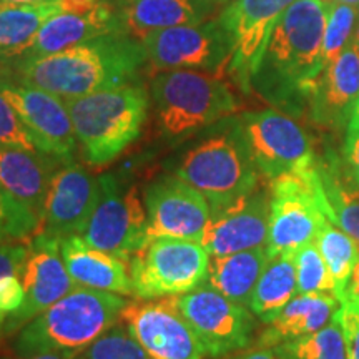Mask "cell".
Instances as JSON below:
<instances>
[{
	"instance_id": "cell-1",
	"label": "cell",
	"mask_w": 359,
	"mask_h": 359,
	"mask_svg": "<svg viewBox=\"0 0 359 359\" xmlns=\"http://www.w3.org/2000/svg\"><path fill=\"white\" fill-rule=\"evenodd\" d=\"M147 62L142 40L115 32L48 55L12 60L11 65L19 82L67 100L138 82Z\"/></svg>"
},
{
	"instance_id": "cell-2",
	"label": "cell",
	"mask_w": 359,
	"mask_h": 359,
	"mask_svg": "<svg viewBox=\"0 0 359 359\" xmlns=\"http://www.w3.org/2000/svg\"><path fill=\"white\" fill-rule=\"evenodd\" d=\"M326 20L327 6L321 0H294L268 40L251 88L281 109L294 110L308 98L325 69Z\"/></svg>"
},
{
	"instance_id": "cell-3",
	"label": "cell",
	"mask_w": 359,
	"mask_h": 359,
	"mask_svg": "<svg viewBox=\"0 0 359 359\" xmlns=\"http://www.w3.org/2000/svg\"><path fill=\"white\" fill-rule=\"evenodd\" d=\"M165 167L203 193L212 210L230 205L259 185L238 116L222 120L183 143Z\"/></svg>"
},
{
	"instance_id": "cell-4",
	"label": "cell",
	"mask_w": 359,
	"mask_h": 359,
	"mask_svg": "<svg viewBox=\"0 0 359 359\" xmlns=\"http://www.w3.org/2000/svg\"><path fill=\"white\" fill-rule=\"evenodd\" d=\"M127 303L123 294L77 286L20 327L13 353L80 354L116 325Z\"/></svg>"
},
{
	"instance_id": "cell-5",
	"label": "cell",
	"mask_w": 359,
	"mask_h": 359,
	"mask_svg": "<svg viewBox=\"0 0 359 359\" xmlns=\"http://www.w3.org/2000/svg\"><path fill=\"white\" fill-rule=\"evenodd\" d=\"M150 98L161 137L172 147L183 145L240 109L222 75L196 70L158 72L151 79Z\"/></svg>"
},
{
	"instance_id": "cell-6",
	"label": "cell",
	"mask_w": 359,
	"mask_h": 359,
	"mask_svg": "<svg viewBox=\"0 0 359 359\" xmlns=\"http://www.w3.org/2000/svg\"><path fill=\"white\" fill-rule=\"evenodd\" d=\"M83 160L102 167L118 158L140 137L150 110V93L140 82L67 98Z\"/></svg>"
},
{
	"instance_id": "cell-7",
	"label": "cell",
	"mask_w": 359,
	"mask_h": 359,
	"mask_svg": "<svg viewBox=\"0 0 359 359\" xmlns=\"http://www.w3.org/2000/svg\"><path fill=\"white\" fill-rule=\"evenodd\" d=\"M269 257L283 251H298L333 222L318 172V156L313 163L269 182Z\"/></svg>"
},
{
	"instance_id": "cell-8",
	"label": "cell",
	"mask_w": 359,
	"mask_h": 359,
	"mask_svg": "<svg viewBox=\"0 0 359 359\" xmlns=\"http://www.w3.org/2000/svg\"><path fill=\"white\" fill-rule=\"evenodd\" d=\"M128 264L132 296L151 302L185 294L206 283L210 253L200 241L154 238L133 255Z\"/></svg>"
},
{
	"instance_id": "cell-9",
	"label": "cell",
	"mask_w": 359,
	"mask_h": 359,
	"mask_svg": "<svg viewBox=\"0 0 359 359\" xmlns=\"http://www.w3.org/2000/svg\"><path fill=\"white\" fill-rule=\"evenodd\" d=\"M80 236L88 245L130 262L148 243V218L140 190L115 173L100 175L95 208Z\"/></svg>"
},
{
	"instance_id": "cell-10",
	"label": "cell",
	"mask_w": 359,
	"mask_h": 359,
	"mask_svg": "<svg viewBox=\"0 0 359 359\" xmlns=\"http://www.w3.org/2000/svg\"><path fill=\"white\" fill-rule=\"evenodd\" d=\"M168 302L200 339L206 356H228L248 348L253 341L255 314L208 283L185 294L172 296Z\"/></svg>"
},
{
	"instance_id": "cell-11",
	"label": "cell",
	"mask_w": 359,
	"mask_h": 359,
	"mask_svg": "<svg viewBox=\"0 0 359 359\" xmlns=\"http://www.w3.org/2000/svg\"><path fill=\"white\" fill-rule=\"evenodd\" d=\"M259 177L273 182L316 160L309 135L280 110L245 111L238 116Z\"/></svg>"
},
{
	"instance_id": "cell-12",
	"label": "cell",
	"mask_w": 359,
	"mask_h": 359,
	"mask_svg": "<svg viewBox=\"0 0 359 359\" xmlns=\"http://www.w3.org/2000/svg\"><path fill=\"white\" fill-rule=\"evenodd\" d=\"M148 62L158 72L196 70L222 75L231 60V40L217 19L151 32L142 39Z\"/></svg>"
},
{
	"instance_id": "cell-13",
	"label": "cell",
	"mask_w": 359,
	"mask_h": 359,
	"mask_svg": "<svg viewBox=\"0 0 359 359\" xmlns=\"http://www.w3.org/2000/svg\"><path fill=\"white\" fill-rule=\"evenodd\" d=\"M294 0H231L218 19L231 40L228 72L243 92L251 90L273 30Z\"/></svg>"
},
{
	"instance_id": "cell-14",
	"label": "cell",
	"mask_w": 359,
	"mask_h": 359,
	"mask_svg": "<svg viewBox=\"0 0 359 359\" xmlns=\"http://www.w3.org/2000/svg\"><path fill=\"white\" fill-rule=\"evenodd\" d=\"M7 98L45 155L62 163L75 161L79 142L64 98L24 82L0 77Z\"/></svg>"
},
{
	"instance_id": "cell-15",
	"label": "cell",
	"mask_w": 359,
	"mask_h": 359,
	"mask_svg": "<svg viewBox=\"0 0 359 359\" xmlns=\"http://www.w3.org/2000/svg\"><path fill=\"white\" fill-rule=\"evenodd\" d=\"M148 241L154 238H183L200 241L212 208L203 193L173 173L158 175L143 193Z\"/></svg>"
},
{
	"instance_id": "cell-16",
	"label": "cell",
	"mask_w": 359,
	"mask_h": 359,
	"mask_svg": "<svg viewBox=\"0 0 359 359\" xmlns=\"http://www.w3.org/2000/svg\"><path fill=\"white\" fill-rule=\"evenodd\" d=\"M120 320L148 359H203L206 356L200 339L168 298L127 303Z\"/></svg>"
},
{
	"instance_id": "cell-17",
	"label": "cell",
	"mask_w": 359,
	"mask_h": 359,
	"mask_svg": "<svg viewBox=\"0 0 359 359\" xmlns=\"http://www.w3.org/2000/svg\"><path fill=\"white\" fill-rule=\"evenodd\" d=\"M20 280L24 283L25 302L20 309L8 314L4 333L20 330L67 293L77 288L62 258L60 240L45 233H37L29 240V255Z\"/></svg>"
},
{
	"instance_id": "cell-18",
	"label": "cell",
	"mask_w": 359,
	"mask_h": 359,
	"mask_svg": "<svg viewBox=\"0 0 359 359\" xmlns=\"http://www.w3.org/2000/svg\"><path fill=\"white\" fill-rule=\"evenodd\" d=\"M271 191L258 185L230 205L212 210L201 245L210 257L238 253L266 245Z\"/></svg>"
},
{
	"instance_id": "cell-19",
	"label": "cell",
	"mask_w": 359,
	"mask_h": 359,
	"mask_svg": "<svg viewBox=\"0 0 359 359\" xmlns=\"http://www.w3.org/2000/svg\"><path fill=\"white\" fill-rule=\"evenodd\" d=\"M98 198V178L82 165L62 163L55 170L43 203L39 233L58 238L82 235Z\"/></svg>"
},
{
	"instance_id": "cell-20",
	"label": "cell",
	"mask_w": 359,
	"mask_h": 359,
	"mask_svg": "<svg viewBox=\"0 0 359 359\" xmlns=\"http://www.w3.org/2000/svg\"><path fill=\"white\" fill-rule=\"evenodd\" d=\"M359 97V43L351 42L341 55L326 65L309 92V110L316 125L339 130L349 123Z\"/></svg>"
},
{
	"instance_id": "cell-21",
	"label": "cell",
	"mask_w": 359,
	"mask_h": 359,
	"mask_svg": "<svg viewBox=\"0 0 359 359\" xmlns=\"http://www.w3.org/2000/svg\"><path fill=\"white\" fill-rule=\"evenodd\" d=\"M115 32H123L120 17L105 0L87 12H58L40 27L35 37L25 47L4 64L19 58L48 55L65 50L72 45Z\"/></svg>"
},
{
	"instance_id": "cell-22",
	"label": "cell",
	"mask_w": 359,
	"mask_h": 359,
	"mask_svg": "<svg viewBox=\"0 0 359 359\" xmlns=\"http://www.w3.org/2000/svg\"><path fill=\"white\" fill-rule=\"evenodd\" d=\"M60 253L77 286L123 296L133 293L130 264L125 259L88 245L80 235L62 238Z\"/></svg>"
},
{
	"instance_id": "cell-23",
	"label": "cell",
	"mask_w": 359,
	"mask_h": 359,
	"mask_svg": "<svg viewBox=\"0 0 359 359\" xmlns=\"http://www.w3.org/2000/svg\"><path fill=\"white\" fill-rule=\"evenodd\" d=\"M62 161L20 147L0 145V185L34 210L42 222L48 185Z\"/></svg>"
},
{
	"instance_id": "cell-24",
	"label": "cell",
	"mask_w": 359,
	"mask_h": 359,
	"mask_svg": "<svg viewBox=\"0 0 359 359\" xmlns=\"http://www.w3.org/2000/svg\"><path fill=\"white\" fill-rule=\"evenodd\" d=\"M217 0H125L118 17L123 32L142 40L172 27L205 22Z\"/></svg>"
},
{
	"instance_id": "cell-25",
	"label": "cell",
	"mask_w": 359,
	"mask_h": 359,
	"mask_svg": "<svg viewBox=\"0 0 359 359\" xmlns=\"http://www.w3.org/2000/svg\"><path fill=\"white\" fill-rule=\"evenodd\" d=\"M339 308V299L334 294L303 293L296 294L266 325L259 334L257 344L275 348L285 341L302 338L325 327Z\"/></svg>"
},
{
	"instance_id": "cell-26",
	"label": "cell",
	"mask_w": 359,
	"mask_h": 359,
	"mask_svg": "<svg viewBox=\"0 0 359 359\" xmlns=\"http://www.w3.org/2000/svg\"><path fill=\"white\" fill-rule=\"evenodd\" d=\"M268 262L266 245L223 257H210L206 283L226 298L248 306L255 286Z\"/></svg>"
},
{
	"instance_id": "cell-27",
	"label": "cell",
	"mask_w": 359,
	"mask_h": 359,
	"mask_svg": "<svg viewBox=\"0 0 359 359\" xmlns=\"http://www.w3.org/2000/svg\"><path fill=\"white\" fill-rule=\"evenodd\" d=\"M294 255L296 251H283L269 257L266 268L255 286L248 308L264 325L298 294Z\"/></svg>"
},
{
	"instance_id": "cell-28",
	"label": "cell",
	"mask_w": 359,
	"mask_h": 359,
	"mask_svg": "<svg viewBox=\"0 0 359 359\" xmlns=\"http://www.w3.org/2000/svg\"><path fill=\"white\" fill-rule=\"evenodd\" d=\"M318 172L333 222L359 245V185L336 155L318 158Z\"/></svg>"
},
{
	"instance_id": "cell-29",
	"label": "cell",
	"mask_w": 359,
	"mask_h": 359,
	"mask_svg": "<svg viewBox=\"0 0 359 359\" xmlns=\"http://www.w3.org/2000/svg\"><path fill=\"white\" fill-rule=\"evenodd\" d=\"M62 12L58 2L45 6H6L0 4V60L15 55L35 37L40 27Z\"/></svg>"
},
{
	"instance_id": "cell-30",
	"label": "cell",
	"mask_w": 359,
	"mask_h": 359,
	"mask_svg": "<svg viewBox=\"0 0 359 359\" xmlns=\"http://www.w3.org/2000/svg\"><path fill=\"white\" fill-rule=\"evenodd\" d=\"M314 241H316L318 250L333 276L336 298L341 302L346 293L354 264L359 259V245L334 222H327Z\"/></svg>"
},
{
	"instance_id": "cell-31",
	"label": "cell",
	"mask_w": 359,
	"mask_h": 359,
	"mask_svg": "<svg viewBox=\"0 0 359 359\" xmlns=\"http://www.w3.org/2000/svg\"><path fill=\"white\" fill-rule=\"evenodd\" d=\"M278 359H348L343 331L336 318L325 327L273 348Z\"/></svg>"
},
{
	"instance_id": "cell-32",
	"label": "cell",
	"mask_w": 359,
	"mask_h": 359,
	"mask_svg": "<svg viewBox=\"0 0 359 359\" xmlns=\"http://www.w3.org/2000/svg\"><path fill=\"white\" fill-rule=\"evenodd\" d=\"M296 281L298 294L303 293H325L334 294V281L323 259L316 241L304 245L296 251Z\"/></svg>"
},
{
	"instance_id": "cell-33",
	"label": "cell",
	"mask_w": 359,
	"mask_h": 359,
	"mask_svg": "<svg viewBox=\"0 0 359 359\" xmlns=\"http://www.w3.org/2000/svg\"><path fill=\"white\" fill-rule=\"evenodd\" d=\"M359 8L344 2H336L327 7V20L325 32V67L334 62L344 48L353 42Z\"/></svg>"
},
{
	"instance_id": "cell-34",
	"label": "cell",
	"mask_w": 359,
	"mask_h": 359,
	"mask_svg": "<svg viewBox=\"0 0 359 359\" xmlns=\"http://www.w3.org/2000/svg\"><path fill=\"white\" fill-rule=\"evenodd\" d=\"M40 217L0 185V231L17 241H29L40 230Z\"/></svg>"
},
{
	"instance_id": "cell-35",
	"label": "cell",
	"mask_w": 359,
	"mask_h": 359,
	"mask_svg": "<svg viewBox=\"0 0 359 359\" xmlns=\"http://www.w3.org/2000/svg\"><path fill=\"white\" fill-rule=\"evenodd\" d=\"M75 359H148L125 325H115Z\"/></svg>"
},
{
	"instance_id": "cell-36",
	"label": "cell",
	"mask_w": 359,
	"mask_h": 359,
	"mask_svg": "<svg viewBox=\"0 0 359 359\" xmlns=\"http://www.w3.org/2000/svg\"><path fill=\"white\" fill-rule=\"evenodd\" d=\"M0 145L20 147L30 151H42L32 133L22 122L19 114L13 110V107L2 93H0Z\"/></svg>"
},
{
	"instance_id": "cell-37",
	"label": "cell",
	"mask_w": 359,
	"mask_h": 359,
	"mask_svg": "<svg viewBox=\"0 0 359 359\" xmlns=\"http://www.w3.org/2000/svg\"><path fill=\"white\" fill-rule=\"evenodd\" d=\"M334 318L343 331L348 359H359V304L349 298H343Z\"/></svg>"
},
{
	"instance_id": "cell-38",
	"label": "cell",
	"mask_w": 359,
	"mask_h": 359,
	"mask_svg": "<svg viewBox=\"0 0 359 359\" xmlns=\"http://www.w3.org/2000/svg\"><path fill=\"white\" fill-rule=\"evenodd\" d=\"M27 255H29V243L7 240L0 245V278L8 275H22Z\"/></svg>"
},
{
	"instance_id": "cell-39",
	"label": "cell",
	"mask_w": 359,
	"mask_h": 359,
	"mask_svg": "<svg viewBox=\"0 0 359 359\" xmlns=\"http://www.w3.org/2000/svg\"><path fill=\"white\" fill-rule=\"evenodd\" d=\"M25 302L24 283L20 275H8L0 278V311L7 314H13L20 309Z\"/></svg>"
},
{
	"instance_id": "cell-40",
	"label": "cell",
	"mask_w": 359,
	"mask_h": 359,
	"mask_svg": "<svg viewBox=\"0 0 359 359\" xmlns=\"http://www.w3.org/2000/svg\"><path fill=\"white\" fill-rule=\"evenodd\" d=\"M344 163L359 185V128H348L344 143Z\"/></svg>"
},
{
	"instance_id": "cell-41",
	"label": "cell",
	"mask_w": 359,
	"mask_h": 359,
	"mask_svg": "<svg viewBox=\"0 0 359 359\" xmlns=\"http://www.w3.org/2000/svg\"><path fill=\"white\" fill-rule=\"evenodd\" d=\"M226 359H278L275 356L273 348H264L259 344H255L253 348H245L240 351L228 354Z\"/></svg>"
},
{
	"instance_id": "cell-42",
	"label": "cell",
	"mask_w": 359,
	"mask_h": 359,
	"mask_svg": "<svg viewBox=\"0 0 359 359\" xmlns=\"http://www.w3.org/2000/svg\"><path fill=\"white\" fill-rule=\"evenodd\" d=\"M57 2L62 7V12H87L103 0H57Z\"/></svg>"
},
{
	"instance_id": "cell-43",
	"label": "cell",
	"mask_w": 359,
	"mask_h": 359,
	"mask_svg": "<svg viewBox=\"0 0 359 359\" xmlns=\"http://www.w3.org/2000/svg\"><path fill=\"white\" fill-rule=\"evenodd\" d=\"M344 298H349L351 302L359 304V259H358V263L354 264V269L351 273V278H349Z\"/></svg>"
},
{
	"instance_id": "cell-44",
	"label": "cell",
	"mask_w": 359,
	"mask_h": 359,
	"mask_svg": "<svg viewBox=\"0 0 359 359\" xmlns=\"http://www.w3.org/2000/svg\"><path fill=\"white\" fill-rule=\"evenodd\" d=\"M79 354L75 353H40L30 354V356H17V358H0V359H75Z\"/></svg>"
},
{
	"instance_id": "cell-45",
	"label": "cell",
	"mask_w": 359,
	"mask_h": 359,
	"mask_svg": "<svg viewBox=\"0 0 359 359\" xmlns=\"http://www.w3.org/2000/svg\"><path fill=\"white\" fill-rule=\"evenodd\" d=\"M57 0H0V4L6 6H45V4H53Z\"/></svg>"
},
{
	"instance_id": "cell-46",
	"label": "cell",
	"mask_w": 359,
	"mask_h": 359,
	"mask_svg": "<svg viewBox=\"0 0 359 359\" xmlns=\"http://www.w3.org/2000/svg\"><path fill=\"white\" fill-rule=\"evenodd\" d=\"M348 128H359V97L356 103H354L353 111H351V118H349Z\"/></svg>"
},
{
	"instance_id": "cell-47",
	"label": "cell",
	"mask_w": 359,
	"mask_h": 359,
	"mask_svg": "<svg viewBox=\"0 0 359 359\" xmlns=\"http://www.w3.org/2000/svg\"><path fill=\"white\" fill-rule=\"evenodd\" d=\"M6 320H7V314L4 311H0V333H2L4 326H6Z\"/></svg>"
},
{
	"instance_id": "cell-48",
	"label": "cell",
	"mask_w": 359,
	"mask_h": 359,
	"mask_svg": "<svg viewBox=\"0 0 359 359\" xmlns=\"http://www.w3.org/2000/svg\"><path fill=\"white\" fill-rule=\"evenodd\" d=\"M339 2L349 4V6H353V7H358V8H359V0H339Z\"/></svg>"
},
{
	"instance_id": "cell-49",
	"label": "cell",
	"mask_w": 359,
	"mask_h": 359,
	"mask_svg": "<svg viewBox=\"0 0 359 359\" xmlns=\"http://www.w3.org/2000/svg\"><path fill=\"white\" fill-rule=\"evenodd\" d=\"M323 4H325V6H327V7H331L333 6V4H336V2H339V0H321Z\"/></svg>"
},
{
	"instance_id": "cell-50",
	"label": "cell",
	"mask_w": 359,
	"mask_h": 359,
	"mask_svg": "<svg viewBox=\"0 0 359 359\" xmlns=\"http://www.w3.org/2000/svg\"><path fill=\"white\" fill-rule=\"evenodd\" d=\"M7 240H11V238H7L6 235H4V233H2V231H0V245H2V243H4V241H7Z\"/></svg>"
},
{
	"instance_id": "cell-51",
	"label": "cell",
	"mask_w": 359,
	"mask_h": 359,
	"mask_svg": "<svg viewBox=\"0 0 359 359\" xmlns=\"http://www.w3.org/2000/svg\"><path fill=\"white\" fill-rule=\"evenodd\" d=\"M218 4H222V6H228V4L231 2V0H217Z\"/></svg>"
}]
</instances>
